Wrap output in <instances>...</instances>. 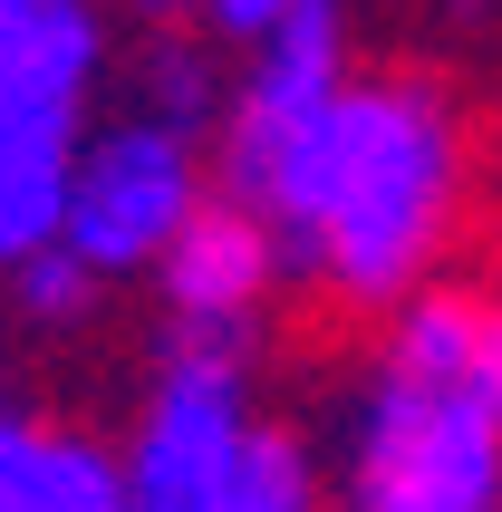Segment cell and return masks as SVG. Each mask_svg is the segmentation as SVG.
Masks as SVG:
<instances>
[{
	"label": "cell",
	"mask_w": 502,
	"mask_h": 512,
	"mask_svg": "<svg viewBox=\"0 0 502 512\" xmlns=\"http://www.w3.org/2000/svg\"><path fill=\"white\" fill-rule=\"evenodd\" d=\"M348 78H358V58H348V0H300L280 29H261L232 58V107H223V136H213L223 184H251Z\"/></svg>",
	"instance_id": "cell-6"
},
{
	"label": "cell",
	"mask_w": 502,
	"mask_h": 512,
	"mask_svg": "<svg viewBox=\"0 0 502 512\" xmlns=\"http://www.w3.org/2000/svg\"><path fill=\"white\" fill-rule=\"evenodd\" d=\"M474 116L425 68H358L271 165L232 184L290 242V281L338 319H387L474 232Z\"/></svg>",
	"instance_id": "cell-1"
},
{
	"label": "cell",
	"mask_w": 502,
	"mask_h": 512,
	"mask_svg": "<svg viewBox=\"0 0 502 512\" xmlns=\"http://www.w3.org/2000/svg\"><path fill=\"white\" fill-rule=\"evenodd\" d=\"M329 512H502V281H425L329 416Z\"/></svg>",
	"instance_id": "cell-2"
},
{
	"label": "cell",
	"mask_w": 502,
	"mask_h": 512,
	"mask_svg": "<svg viewBox=\"0 0 502 512\" xmlns=\"http://www.w3.org/2000/svg\"><path fill=\"white\" fill-rule=\"evenodd\" d=\"M213 29L184 20V29H136V49L116 68V87L136 97V107L174 116V126H194V136H223V107H232V68L203 49Z\"/></svg>",
	"instance_id": "cell-10"
},
{
	"label": "cell",
	"mask_w": 502,
	"mask_h": 512,
	"mask_svg": "<svg viewBox=\"0 0 502 512\" xmlns=\"http://www.w3.org/2000/svg\"><path fill=\"white\" fill-rule=\"evenodd\" d=\"M116 20L126 29H184V20H203V0H116Z\"/></svg>",
	"instance_id": "cell-14"
},
{
	"label": "cell",
	"mask_w": 502,
	"mask_h": 512,
	"mask_svg": "<svg viewBox=\"0 0 502 512\" xmlns=\"http://www.w3.org/2000/svg\"><path fill=\"white\" fill-rule=\"evenodd\" d=\"M261 387L242 339H174L136 387V416L116 435L126 455V512H242L251 455H261Z\"/></svg>",
	"instance_id": "cell-3"
},
{
	"label": "cell",
	"mask_w": 502,
	"mask_h": 512,
	"mask_svg": "<svg viewBox=\"0 0 502 512\" xmlns=\"http://www.w3.org/2000/svg\"><path fill=\"white\" fill-rule=\"evenodd\" d=\"M223 184L213 136L174 126V116L116 97V116H87L78 184H68V252H87L116 290L155 281V261L174 252V232L203 213V194Z\"/></svg>",
	"instance_id": "cell-4"
},
{
	"label": "cell",
	"mask_w": 502,
	"mask_h": 512,
	"mask_svg": "<svg viewBox=\"0 0 502 512\" xmlns=\"http://www.w3.org/2000/svg\"><path fill=\"white\" fill-rule=\"evenodd\" d=\"M242 512H329V464L300 426H261V455H251V484H242Z\"/></svg>",
	"instance_id": "cell-12"
},
{
	"label": "cell",
	"mask_w": 502,
	"mask_h": 512,
	"mask_svg": "<svg viewBox=\"0 0 502 512\" xmlns=\"http://www.w3.org/2000/svg\"><path fill=\"white\" fill-rule=\"evenodd\" d=\"M0 416H10V348H0Z\"/></svg>",
	"instance_id": "cell-15"
},
{
	"label": "cell",
	"mask_w": 502,
	"mask_h": 512,
	"mask_svg": "<svg viewBox=\"0 0 502 512\" xmlns=\"http://www.w3.org/2000/svg\"><path fill=\"white\" fill-rule=\"evenodd\" d=\"M116 0H0V116L10 107H97L126 68Z\"/></svg>",
	"instance_id": "cell-7"
},
{
	"label": "cell",
	"mask_w": 502,
	"mask_h": 512,
	"mask_svg": "<svg viewBox=\"0 0 502 512\" xmlns=\"http://www.w3.org/2000/svg\"><path fill=\"white\" fill-rule=\"evenodd\" d=\"M290 10H300V0H203V29H213L223 49H251V39H261V29H280Z\"/></svg>",
	"instance_id": "cell-13"
},
{
	"label": "cell",
	"mask_w": 502,
	"mask_h": 512,
	"mask_svg": "<svg viewBox=\"0 0 502 512\" xmlns=\"http://www.w3.org/2000/svg\"><path fill=\"white\" fill-rule=\"evenodd\" d=\"M78 145H87V107H10L0 116V281L29 252L68 242Z\"/></svg>",
	"instance_id": "cell-9"
},
{
	"label": "cell",
	"mask_w": 502,
	"mask_h": 512,
	"mask_svg": "<svg viewBox=\"0 0 502 512\" xmlns=\"http://www.w3.org/2000/svg\"><path fill=\"white\" fill-rule=\"evenodd\" d=\"M0 300H10V329H29V339H87L97 310L116 300V281H107L87 252L49 242V252H29L20 271L0 281Z\"/></svg>",
	"instance_id": "cell-11"
},
{
	"label": "cell",
	"mask_w": 502,
	"mask_h": 512,
	"mask_svg": "<svg viewBox=\"0 0 502 512\" xmlns=\"http://www.w3.org/2000/svg\"><path fill=\"white\" fill-rule=\"evenodd\" d=\"M155 310H165L174 339H242L261 348V319L280 310L290 290V242L261 203H242L232 184L203 194V213L174 232V252L155 261Z\"/></svg>",
	"instance_id": "cell-5"
},
{
	"label": "cell",
	"mask_w": 502,
	"mask_h": 512,
	"mask_svg": "<svg viewBox=\"0 0 502 512\" xmlns=\"http://www.w3.org/2000/svg\"><path fill=\"white\" fill-rule=\"evenodd\" d=\"M0 512H126V455L116 435L78 416H0Z\"/></svg>",
	"instance_id": "cell-8"
}]
</instances>
